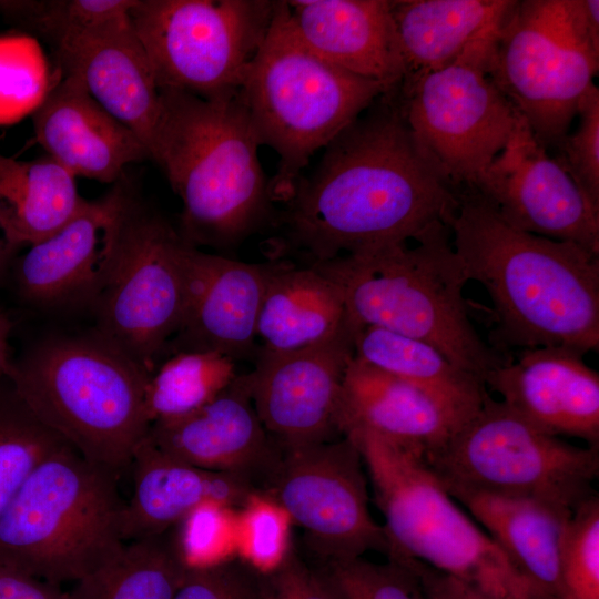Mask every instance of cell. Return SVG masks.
<instances>
[{"label": "cell", "mask_w": 599, "mask_h": 599, "mask_svg": "<svg viewBox=\"0 0 599 599\" xmlns=\"http://www.w3.org/2000/svg\"><path fill=\"white\" fill-rule=\"evenodd\" d=\"M514 0H390L403 79L440 70L488 30L499 26Z\"/></svg>", "instance_id": "83f0119b"}, {"label": "cell", "mask_w": 599, "mask_h": 599, "mask_svg": "<svg viewBox=\"0 0 599 599\" xmlns=\"http://www.w3.org/2000/svg\"><path fill=\"white\" fill-rule=\"evenodd\" d=\"M119 478L70 445L45 458L0 516V566L61 586L102 565L124 544Z\"/></svg>", "instance_id": "52a82bcc"}, {"label": "cell", "mask_w": 599, "mask_h": 599, "mask_svg": "<svg viewBox=\"0 0 599 599\" xmlns=\"http://www.w3.org/2000/svg\"><path fill=\"white\" fill-rule=\"evenodd\" d=\"M163 454L189 465L232 473L265 486L282 449L254 408L246 374L212 402L170 420L152 423L145 437Z\"/></svg>", "instance_id": "d6986e66"}, {"label": "cell", "mask_w": 599, "mask_h": 599, "mask_svg": "<svg viewBox=\"0 0 599 599\" xmlns=\"http://www.w3.org/2000/svg\"><path fill=\"white\" fill-rule=\"evenodd\" d=\"M357 328L291 352L260 346L246 374L251 398L264 428L282 451L333 440L344 375L355 356Z\"/></svg>", "instance_id": "2e32d148"}, {"label": "cell", "mask_w": 599, "mask_h": 599, "mask_svg": "<svg viewBox=\"0 0 599 599\" xmlns=\"http://www.w3.org/2000/svg\"><path fill=\"white\" fill-rule=\"evenodd\" d=\"M389 90L313 51L294 30L286 1H276L237 92L260 145L278 155L273 202L285 203L314 153Z\"/></svg>", "instance_id": "8992f818"}, {"label": "cell", "mask_w": 599, "mask_h": 599, "mask_svg": "<svg viewBox=\"0 0 599 599\" xmlns=\"http://www.w3.org/2000/svg\"><path fill=\"white\" fill-rule=\"evenodd\" d=\"M464 422L427 392L355 356L346 368L336 422L343 435L368 429L426 458Z\"/></svg>", "instance_id": "603a6c76"}, {"label": "cell", "mask_w": 599, "mask_h": 599, "mask_svg": "<svg viewBox=\"0 0 599 599\" xmlns=\"http://www.w3.org/2000/svg\"><path fill=\"white\" fill-rule=\"evenodd\" d=\"M159 91L151 159L181 199V237L197 248L226 250L273 225L261 145L237 94L204 100Z\"/></svg>", "instance_id": "3957f363"}, {"label": "cell", "mask_w": 599, "mask_h": 599, "mask_svg": "<svg viewBox=\"0 0 599 599\" xmlns=\"http://www.w3.org/2000/svg\"><path fill=\"white\" fill-rule=\"evenodd\" d=\"M177 548L187 566L212 564L236 549L235 517L232 509L205 504L172 528Z\"/></svg>", "instance_id": "f35d334b"}, {"label": "cell", "mask_w": 599, "mask_h": 599, "mask_svg": "<svg viewBox=\"0 0 599 599\" xmlns=\"http://www.w3.org/2000/svg\"><path fill=\"white\" fill-rule=\"evenodd\" d=\"M275 215L271 260L303 265L406 244L456 205V190L416 142L397 87L325 148Z\"/></svg>", "instance_id": "6da1fadb"}, {"label": "cell", "mask_w": 599, "mask_h": 599, "mask_svg": "<svg viewBox=\"0 0 599 599\" xmlns=\"http://www.w3.org/2000/svg\"><path fill=\"white\" fill-rule=\"evenodd\" d=\"M174 599H265L263 572L243 559L189 566Z\"/></svg>", "instance_id": "ab89813d"}, {"label": "cell", "mask_w": 599, "mask_h": 599, "mask_svg": "<svg viewBox=\"0 0 599 599\" xmlns=\"http://www.w3.org/2000/svg\"><path fill=\"white\" fill-rule=\"evenodd\" d=\"M365 466L347 437L286 450L262 493L300 525L326 564L390 552L384 526L368 508Z\"/></svg>", "instance_id": "5bb4252c"}, {"label": "cell", "mask_w": 599, "mask_h": 599, "mask_svg": "<svg viewBox=\"0 0 599 599\" xmlns=\"http://www.w3.org/2000/svg\"><path fill=\"white\" fill-rule=\"evenodd\" d=\"M132 495L122 514L124 542L164 534L194 509L215 504L242 508L255 493L248 478L202 469L160 451L146 438L132 457Z\"/></svg>", "instance_id": "cb8c5ba5"}, {"label": "cell", "mask_w": 599, "mask_h": 599, "mask_svg": "<svg viewBox=\"0 0 599 599\" xmlns=\"http://www.w3.org/2000/svg\"><path fill=\"white\" fill-rule=\"evenodd\" d=\"M235 362L215 352H180L150 375L145 410L150 425L186 416L212 402L236 377Z\"/></svg>", "instance_id": "1f68e13d"}, {"label": "cell", "mask_w": 599, "mask_h": 599, "mask_svg": "<svg viewBox=\"0 0 599 599\" xmlns=\"http://www.w3.org/2000/svg\"><path fill=\"white\" fill-rule=\"evenodd\" d=\"M344 436L369 476L389 559L419 560L497 599H545L457 506L419 454L368 429Z\"/></svg>", "instance_id": "ba28073f"}, {"label": "cell", "mask_w": 599, "mask_h": 599, "mask_svg": "<svg viewBox=\"0 0 599 599\" xmlns=\"http://www.w3.org/2000/svg\"><path fill=\"white\" fill-rule=\"evenodd\" d=\"M11 328V323L4 313L0 309V386L6 378V370L10 362L8 357V338Z\"/></svg>", "instance_id": "f6af8a7d"}, {"label": "cell", "mask_w": 599, "mask_h": 599, "mask_svg": "<svg viewBox=\"0 0 599 599\" xmlns=\"http://www.w3.org/2000/svg\"><path fill=\"white\" fill-rule=\"evenodd\" d=\"M271 0H135L130 18L159 90L237 94L274 16Z\"/></svg>", "instance_id": "8fae6325"}, {"label": "cell", "mask_w": 599, "mask_h": 599, "mask_svg": "<svg viewBox=\"0 0 599 599\" xmlns=\"http://www.w3.org/2000/svg\"><path fill=\"white\" fill-rule=\"evenodd\" d=\"M444 223L468 281L490 297L499 352L564 346L599 349V255L518 230L475 189L456 191Z\"/></svg>", "instance_id": "7a4b0ae2"}, {"label": "cell", "mask_w": 599, "mask_h": 599, "mask_svg": "<svg viewBox=\"0 0 599 599\" xmlns=\"http://www.w3.org/2000/svg\"><path fill=\"white\" fill-rule=\"evenodd\" d=\"M423 459L446 490L535 499L571 512L597 494L599 448L548 435L489 395Z\"/></svg>", "instance_id": "30bf717a"}, {"label": "cell", "mask_w": 599, "mask_h": 599, "mask_svg": "<svg viewBox=\"0 0 599 599\" xmlns=\"http://www.w3.org/2000/svg\"><path fill=\"white\" fill-rule=\"evenodd\" d=\"M33 128L48 156L74 177L113 183L129 164L151 159L139 136L70 74L35 108Z\"/></svg>", "instance_id": "44dd1931"}, {"label": "cell", "mask_w": 599, "mask_h": 599, "mask_svg": "<svg viewBox=\"0 0 599 599\" xmlns=\"http://www.w3.org/2000/svg\"><path fill=\"white\" fill-rule=\"evenodd\" d=\"M53 49L64 74L78 78L99 104L139 136L151 155L160 91L131 18L70 38Z\"/></svg>", "instance_id": "7402d4cb"}, {"label": "cell", "mask_w": 599, "mask_h": 599, "mask_svg": "<svg viewBox=\"0 0 599 599\" xmlns=\"http://www.w3.org/2000/svg\"><path fill=\"white\" fill-rule=\"evenodd\" d=\"M413 241L314 263L342 291L351 323L422 341L485 383L511 359L474 327L464 288L468 278L448 226L435 222Z\"/></svg>", "instance_id": "277c9868"}, {"label": "cell", "mask_w": 599, "mask_h": 599, "mask_svg": "<svg viewBox=\"0 0 599 599\" xmlns=\"http://www.w3.org/2000/svg\"><path fill=\"white\" fill-rule=\"evenodd\" d=\"M473 189L511 226L599 255V210L518 111L508 142Z\"/></svg>", "instance_id": "9a60e30c"}, {"label": "cell", "mask_w": 599, "mask_h": 599, "mask_svg": "<svg viewBox=\"0 0 599 599\" xmlns=\"http://www.w3.org/2000/svg\"><path fill=\"white\" fill-rule=\"evenodd\" d=\"M85 203L75 177L50 156L18 161L0 153V232L13 251L49 237Z\"/></svg>", "instance_id": "f1b7e54d"}, {"label": "cell", "mask_w": 599, "mask_h": 599, "mask_svg": "<svg viewBox=\"0 0 599 599\" xmlns=\"http://www.w3.org/2000/svg\"><path fill=\"white\" fill-rule=\"evenodd\" d=\"M500 24L448 67L403 79L397 87L416 142L456 191L475 187L516 124L517 110L490 77Z\"/></svg>", "instance_id": "7c38bea8"}, {"label": "cell", "mask_w": 599, "mask_h": 599, "mask_svg": "<svg viewBox=\"0 0 599 599\" xmlns=\"http://www.w3.org/2000/svg\"><path fill=\"white\" fill-rule=\"evenodd\" d=\"M69 445L43 425L11 384L0 386V516L34 468Z\"/></svg>", "instance_id": "d6a6232c"}, {"label": "cell", "mask_w": 599, "mask_h": 599, "mask_svg": "<svg viewBox=\"0 0 599 599\" xmlns=\"http://www.w3.org/2000/svg\"><path fill=\"white\" fill-rule=\"evenodd\" d=\"M318 579L332 599H425L415 573L395 559L387 564L362 557L328 562Z\"/></svg>", "instance_id": "d590c367"}, {"label": "cell", "mask_w": 599, "mask_h": 599, "mask_svg": "<svg viewBox=\"0 0 599 599\" xmlns=\"http://www.w3.org/2000/svg\"><path fill=\"white\" fill-rule=\"evenodd\" d=\"M257 319L262 348L291 352L328 342L351 325L341 288L309 265L271 260Z\"/></svg>", "instance_id": "4316f807"}, {"label": "cell", "mask_w": 599, "mask_h": 599, "mask_svg": "<svg viewBox=\"0 0 599 599\" xmlns=\"http://www.w3.org/2000/svg\"><path fill=\"white\" fill-rule=\"evenodd\" d=\"M354 346L356 358L422 388L464 420L489 395L481 379L422 341L366 326L357 331Z\"/></svg>", "instance_id": "f546056e"}, {"label": "cell", "mask_w": 599, "mask_h": 599, "mask_svg": "<svg viewBox=\"0 0 599 599\" xmlns=\"http://www.w3.org/2000/svg\"><path fill=\"white\" fill-rule=\"evenodd\" d=\"M417 577L425 599H497L451 575L419 560L399 558Z\"/></svg>", "instance_id": "7bdbcfd3"}, {"label": "cell", "mask_w": 599, "mask_h": 599, "mask_svg": "<svg viewBox=\"0 0 599 599\" xmlns=\"http://www.w3.org/2000/svg\"><path fill=\"white\" fill-rule=\"evenodd\" d=\"M150 375L93 336L41 341L6 378L34 416L88 461L121 475L146 437Z\"/></svg>", "instance_id": "5b68a950"}, {"label": "cell", "mask_w": 599, "mask_h": 599, "mask_svg": "<svg viewBox=\"0 0 599 599\" xmlns=\"http://www.w3.org/2000/svg\"><path fill=\"white\" fill-rule=\"evenodd\" d=\"M577 115L578 129L566 135L555 159L599 210V88L595 83L580 99Z\"/></svg>", "instance_id": "74e56055"}, {"label": "cell", "mask_w": 599, "mask_h": 599, "mask_svg": "<svg viewBox=\"0 0 599 599\" xmlns=\"http://www.w3.org/2000/svg\"><path fill=\"white\" fill-rule=\"evenodd\" d=\"M32 53L22 39H0V122L17 119L34 95Z\"/></svg>", "instance_id": "60d3db41"}, {"label": "cell", "mask_w": 599, "mask_h": 599, "mask_svg": "<svg viewBox=\"0 0 599 599\" xmlns=\"http://www.w3.org/2000/svg\"><path fill=\"white\" fill-rule=\"evenodd\" d=\"M0 599H69V596L60 586L0 566Z\"/></svg>", "instance_id": "ee69618b"}, {"label": "cell", "mask_w": 599, "mask_h": 599, "mask_svg": "<svg viewBox=\"0 0 599 599\" xmlns=\"http://www.w3.org/2000/svg\"><path fill=\"white\" fill-rule=\"evenodd\" d=\"M135 0H0V13L52 48L95 29L130 19Z\"/></svg>", "instance_id": "836d02e7"}, {"label": "cell", "mask_w": 599, "mask_h": 599, "mask_svg": "<svg viewBox=\"0 0 599 599\" xmlns=\"http://www.w3.org/2000/svg\"><path fill=\"white\" fill-rule=\"evenodd\" d=\"M183 265L184 311L167 347L173 354L215 352L234 362L255 359L257 319L272 261L245 263L185 242Z\"/></svg>", "instance_id": "e0dca14e"}, {"label": "cell", "mask_w": 599, "mask_h": 599, "mask_svg": "<svg viewBox=\"0 0 599 599\" xmlns=\"http://www.w3.org/2000/svg\"><path fill=\"white\" fill-rule=\"evenodd\" d=\"M301 39L328 62L389 89L405 75L390 0H286Z\"/></svg>", "instance_id": "d4e9b609"}, {"label": "cell", "mask_w": 599, "mask_h": 599, "mask_svg": "<svg viewBox=\"0 0 599 599\" xmlns=\"http://www.w3.org/2000/svg\"><path fill=\"white\" fill-rule=\"evenodd\" d=\"M126 190L87 201L49 237L30 245L17 265L19 293L43 307L93 306L109 277L114 253V219Z\"/></svg>", "instance_id": "ffe728a7"}, {"label": "cell", "mask_w": 599, "mask_h": 599, "mask_svg": "<svg viewBox=\"0 0 599 599\" xmlns=\"http://www.w3.org/2000/svg\"><path fill=\"white\" fill-rule=\"evenodd\" d=\"M598 69V0H524L498 29L490 77L547 150L568 134Z\"/></svg>", "instance_id": "9c48e42d"}, {"label": "cell", "mask_w": 599, "mask_h": 599, "mask_svg": "<svg viewBox=\"0 0 599 599\" xmlns=\"http://www.w3.org/2000/svg\"><path fill=\"white\" fill-rule=\"evenodd\" d=\"M558 599H599V497L568 518L560 545Z\"/></svg>", "instance_id": "e575fe53"}, {"label": "cell", "mask_w": 599, "mask_h": 599, "mask_svg": "<svg viewBox=\"0 0 599 599\" xmlns=\"http://www.w3.org/2000/svg\"><path fill=\"white\" fill-rule=\"evenodd\" d=\"M290 520L273 499L253 494L235 517L236 550L261 572L272 570L291 550Z\"/></svg>", "instance_id": "8d00e7d4"}, {"label": "cell", "mask_w": 599, "mask_h": 599, "mask_svg": "<svg viewBox=\"0 0 599 599\" xmlns=\"http://www.w3.org/2000/svg\"><path fill=\"white\" fill-rule=\"evenodd\" d=\"M265 599H332L317 575L287 552L272 570L263 572Z\"/></svg>", "instance_id": "b9f144b4"}, {"label": "cell", "mask_w": 599, "mask_h": 599, "mask_svg": "<svg viewBox=\"0 0 599 599\" xmlns=\"http://www.w3.org/2000/svg\"><path fill=\"white\" fill-rule=\"evenodd\" d=\"M184 245L180 233L126 191L114 219L111 271L92 307L95 334L149 375L182 321Z\"/></svg>", "instance_id": "4fadbf2b"}, {"label": "cell", "mask_w": 599, "mask_h": 599, "mask_svg": "<svg viewBox=\"0 0 599 599\" xmlns=\"http://www.w3.org/2000/svg\"><path fill=\"white\" fill-rule=\"evenodd\" d=\"M516 352L487 375V390L537 429L599 448V374L586 354L564 346Z\"/></svg>", "instance_id": "ac0fdd59"}, {"label": "cell", "mask_w": 599, "mask_h": 599, "mask_svg": "<svg viewBox=\"0 0 599 599\" xmlns=\"http://www.w3.org/2000/svg\"><path fill=\"white\" fill-rule=\"evenodd\" d=\"M13 252L14 251L7 244L6 240L0 236V275L3 272L6 264Z\"/></svg>", "instance_id": "bcb514c9"}, {"label": "cell", "mask_w": 599, "mask_h": 599, "mask_svg": "<svg viewBox=\"0 0 599 599\" xmlns=\"http://www.w3.org/2000/svg\"><path fill=\"white\" fill-rule=\"evenodd\" d=\"M187 565L173 530L125 541L74 582L69 599H174Z\"/></svg>", "instance_id": "4dcf8cb0"}, {"label": "cell", "mask_w": 599, "mask_h": 599, "mask_svg": "<svg viewBox=\"0 0 599 599\" xmlns=\"http://www.w3.org/2000/svg\"><path fill=\"white\" fill-rule=\"evenodd\" d=\"M447 493L480 522L545 599H558L560 545L571 511L528 498L468 489Z\"/></svg>", "instance_id": "484cf974"}]
</instances>
